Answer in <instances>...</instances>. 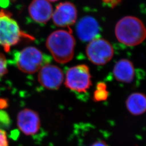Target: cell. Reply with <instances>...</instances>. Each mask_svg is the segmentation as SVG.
Listing matches in <instances>:
<instances>
[{
	"label": "cell",
	"mask_w": 146,
	"mask_h": 146,
	"mask_svg": "<svg viewBox=\"0 0 146 146\" xmlns=\"http://www.w3.org/2000/svg\"><path fill=\"white\" fill-rule=\"evenodd\" d=\"M125 105L131 114L142 115L146 111V95L138 92L132 93L126 100Z\"/></svg>",
	"instance_id": "13"
},
{
	"label": "cell",
	"mask_w": 146,
	"mask_h": 146,
	"mask_svg": "<svg viewBox=\"0 0 146 146\" xmlns=\"http://www.w3.org/2000/svg\"><path fill=\"white\" fill-rule=\"evenodd\" d=\"M91 74L86 64H78L69 68L66 73L65 86L78 93H85L92 86Z\"/></svg>",
	"instance_id": "4"
},
{
	"label": "cell",
	"mask_w": 146,
	"mask_h": 146,
	"mask_svg": "<svg viewBox=\"0 0 146 146\" xmlns=\"http://www.w3.org/2000/svg\"><path fill=\"white\" fill-rule=\"evenodd\" d=\"M109 94L106 84L104 82H99L96 85L93 99L94 101L96 102L104 101L108 98Z\"/></svg>",
	"instance_id": "14"
},
{
	"label": "cell",
	"mask_w": 146,
	"mask_h": 146,
	"mask_svg": "<svg viewBox=\"0 0 146 146\" xmlns=\"http://www.w3.org/2000/svg\"><path fill=\"white\" fill-rule=\"evenodd\" d=\"M47 1H48L49 2H56V1H58V0H47Z\"/></svg>",
	"instance_id": "20"
},
{
	"label": "cell",
	"mask_w": 146,
	"mask_h": 146,
	"mask_svg": "<svg viewBox=\"0 0 146 146\" xmlns=\"http://www.w3.org/2000/svg\"><path fill=\"white\" fill-rule=\"evenodd\" d=\"M90 146H109L104 141H98L95 142Z\"/></svg>",
	"instance_id": "18"
},
{
	"label": "cell",
	"mask_w": 146,
	"mask_h": 146,
	"mask_svg": "<svg viewBox=\"0 0 146 146\" xmlns=\"http://www.w3.org/2000/svg\"><path fill=\"white\" fill-rule=\"evenodd\" d=\"M11 125V121L8 114L2 110H0V129H8Z\"/></svg>",
	"instance_id": "15"
},
{
	"label": "cell",
	"mask_w": 146,
	"mask_h": 146,
	"mask_svg": "<svg viewBox=\"0 0 146 146\" xmlns=\"http://www.w3.org/2000/svg\"><path fill=\"white\" fill-rule=\"evenodd\" d=\"M64 75L61 69L50 64L44 65L39 70L38 81L44 88L56 90L62 85Z\"/></svg>",
	"instance_id": "7"
},
{
	"label": "cell",
	"mask_w": 146,
	"mask_h": 146,
	"mask_svg": "<svg viewBox=\"0 0 146 146\" xmlns=\"http://www.w3.org/2000/svg\"><path fill=\"white\" fill-rule=\"evenodd\" d=\"M7 64L5 55L0 53V78L7 73Z\"/></svg>",
	"instance_id": "16"
},
{
	"label": "cell",
	"mask_w": 146,
	"mask_h": 146,
	"mask_svg": "<svg viewBox=\"0 0 146 146\" xmlns=\"http://www.w3.org/2000/svg\"><path fill=\"white\" fill-rule=\"evenodd\" d=\"M113 74L117 81L126 84L131 83L135 76L133 63L128 59L120 60L115 64Z\"/></svg>",
	"instance_id": "12"
},
{
	"label": "cell",
	"mask_w": 146,
	"mask_h": 146,
	"mask_svg": "<svg viewBox=\"0 0 146 146\" xmlns=\"http://www.w3.org/2000/svg\"><path fill=\"white\" fill-rule=\"evenodd\" d=\"M44 56L42 52L35 47H28L19 52L16 58L17 68L23 73H36L44 64Z\"/></svg>",
	"instance_id": "5"
},
{
	"label": "cell",
	"mask_w": 146,
	"mask_h": 146,
	"mask_svg": "<svg viewBox=\"0 0 146 146\" xmlns=\"http://www.w3.org/2000/svg\"><path fill=\"white\" fill-rule=\"evenodd\" d=\"M17 123L20 130L26 135L36 134L41 126L38 114L36 111L28 108L22 110L19 113Z\"/></svg>",
	"instance_id": "9"
},
{
	"label": "cell",
	"mask_w": 146,
	"mask_h": 146,
	"mask_svg": "<svg viewBox=\"0 0 146 146\" xmlns=\"http://www.w3.org/2000/svg\"><path fill=\"white\" fill-rule=\"evenodd\" d=\"M46 46L54 60L64 64L73 59L75 40L70 30H58L48 37Z\"/></svg>",
	"instance_id": "2"
},
{
	"label": "cell",
	"mask_w": 146,
	"mask_h": 146,
	"mask_svg": "<svg viewBox=\"0 0 146 146\" xmlns=\"http://www.w3.org/2000/svg\"><path fill=\"white\" fill-rule=\"evenodd\" d=\"M115 36L121 43L129 47L139 45L146 38V28L143 22L133 16H126L118 21Z\"/></svg>",
	"instance_id": "1"
},
{
	"label": "cell",
	"mask_w": 146,
	"mask_h": 146,
	"mask_svg": "<svg viewBox=\"0 0 146 146\" xmlns=\"http://www.w3.org/2000/svg\"><path fill=\"white\" fill-rule=\"evenodd\" d=\"M52 21L56 26L69 27L77 20L78 11L75 5L69 2L58 4L52 13Z\"/></svg>",
	"instance_id": "8"
},
{
	"label": "cell",
	"mask_w": 146,
	"mask_h": 146,
	"mask_svg": "<svg viewBox=\"0 0 146 146\" xmlns=\"http://www.w3.org/2000/svg\"><path fill=\"white\" fill-rule=\"evenodd\" d=\"M0 146H9L6 132L2 129H0Z\"/></svg>",
	"instance_id": "17"
},
{
	"label": "cell",
	"mask_w": 146,
	"mask_h": 146,
	"mask_svg": "<svg viewBox=\"0 0 146 146\" xmlns=\"http://www.w3.org/2000/svg\"><path fill=\"white\" fill-rule=\"evenodd\" d=\"M86 52L91 62L96 65H104L114 56V49L109 41L103 38H95L87 45Z\"/></svg>",
	"instance_id": "6"
},
{
	"label": "cell",
	"mask_w": 146,
	"mask_h": 146,
	"mask_svg": "<svg viewBox=\"0 0 146 146\" xmlns=\"http://www.w3.org/2000/svg\"><path fill=\"white\" fill-rule=\"evenodd\" d=\"M28 11L31 19L39 23H47L53 13L52 5L47 0H33Z\"/></svg>",
	"instance_id": "10"
},
{
	"label": "cell",
	"mask_w": 146,
	"mask_h": 146,
	"mask_svg": "<svg viewBox=\"0 0 146 146\" xmlns=\"http://www.w3.org/2000/svg\"><path fill=\"white\" fill-rule=\"evenodd\" d=\"M100 31L99 25L93 17L87 16L81 19L76 26V33L82 41L88 42L96 38Z\"/></svg>",
	"instance_id": "11"
},
{
	"label": "cell",
	"mask_w": 146,
	"mask_h": 146,
	"mask_svg": "<svg viewBox=\"0 0 146 146\" xmlns=\"http://www.w3.org/2000/svg\"><path fill=\"white\" fill-rule=\"evenodd\" d=\"M34 40V38L21 31L17 22L8 11H0V45L8 52L11 48L23 39Z\"/></svg>",
	"instance_id": "3"
},
{
	"label": "cell",
	"mask_w": 146,
	"mask_h": 146,
	"mask_svg": "<svg viewBox=\"0 0 146 146\" xmlns=\"http://www.w3.org/2000/svg\"><path fill=\"white\" fill-rule=\"evenodd\" d=\"M7 106V101L5 100H0V110H2Z\"/></svg>",
	"instance_id": "19"
}]
</instances>
